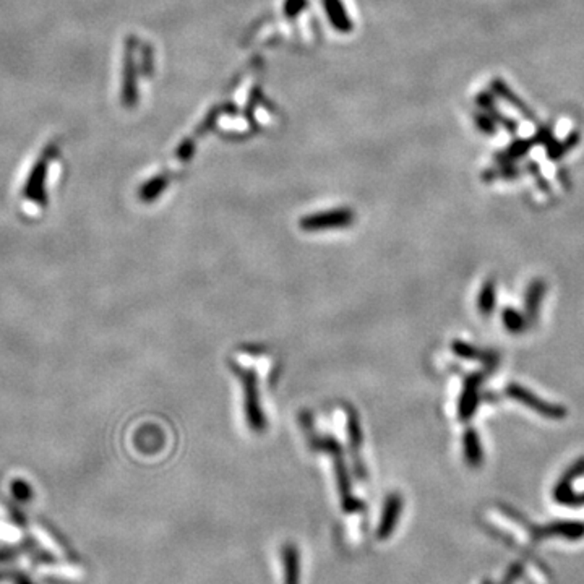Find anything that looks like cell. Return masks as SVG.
Returning <instances> with one entry per match:
<instances>
[{
    "instance_id": "obj_1",
    "label": "cell",
    "mask_w": 584,
    "mask_h": 584,
    "mask_svg": "<svg viewBox=\"0 0 584 584\" xmlns=\"http://www.w3.org/2000/svg\"><path fill=\"white\" fill-rule=\"evenodd\" d=\"M232 372H235L244 388V401H245V417L249 422L250 429L255 434H263L267 430V417L262 409V403H260V391H258V379L257 374L250 369L240 367L237 364H231Z\"/></svg>"
},
{
    "instance_id": "obj_2",
    "label": "cell",
    "mask_w": 584,
    "mask_h": 584,
    "mask_svg": "<svg viewBox=\"0 0 584 584\" xmlns=\"http://www.w3.org/2000/svg\"><path fill=\"white\" fill-rule=\"evenodd\" d=\"M312 445H314V448H317V450L327 451L333 456L334 471H336V477H338V486L341 491V498H343L344 510L356 511L361 508V503H359V501L352 497L351 481H349V476H347V469H346V464L343 459V448H341V445L333 439H315L314 441H312Z\"/></svg>"
},
{
    "instance_id": "obj_3",
    "label": "cell",
    "mask_w": 584,
    "mask_h": 584,
    "mask_svg": "<svg viewBox=\"0 0 584 584\" xmlns=\"http://www.w3.org/2000/svg\"><path fill=\"white\" fill-rule=\"evenodd\" d=\"M354 222V211L347 208L332 210V211H322V213L304 216L300 220L299 226L302 231L307 232H317V231H327V229H343L351 226Z\"/></svg>"
},
{
    "instance_id": "obj_4",
    "label": "cell",
    "mask_w": 584,
    "mask_h": 584,
    "mask_svg": "<svg viewBox=\"0 0 584 584\" xmlns=\"http://www.w3.org/2000/svg\"><path fill=\"white\" fill-rule=\"evenodd\" d=\"M506 394H508L510 398L519 401V403L526 406V408L533 409L541 414L542 417H547V419H563L566 411L562 408V406H555V404H550L547 403V401L541 399L539 396H536L534 393L528 391L524 386H519V385H510L506 388Z\"/></svg>"
},
{
    "instance_id": "obj_5",
    "label": "cell",
    "mask_w": 584,
    "mask_h": 584,
    "mask_svg": "<svg viewBox=\"0 0 584 584\" xmlns=\"http://www.w3.org/2000/svg\"><path fill=\"white\" fill-rule=\"evenodd\" d=\"M403 503H404L403 498H401V495L396 492L389 493L386 497L385 505H383L380 524H379V528H376V538H379L380 541L391 538V534L394 533V528H396V524H398L401 510H403Z\"/></svg>"
},
{
    "instance_id": "obj_6",
    "label": "cell",
    "mask_w": 584,
    "mask_h": 584,
    "mask_svg": "<svg viewBox=\"0 0 584 584\" xmlns=\"http://www.w3.org/2000/svg\"><path fill=\"white\" fill-rule=\"evenodd\" d=\"M481 381H482V375L479 374L469 375L468 379L464 380L463 393H461V396H459V406H458V414L463 422H468L469 419L474 416V412L477 409V404H479Z\"/></svg>"
},
{
    "instance_id": "obj_7",
    "label": "cell",
    "mask_w": 584,
    "mask_h": 584,
    "mask_svg": "<svg viewBox=\"0 0 584 584\" xmlns=\"http://www.w3.org/2000/svg\"><path fill=\"white\" fill-rule=\"evenodd\" d=\"M285 584H300V553L294 544H285L281 552Z\"/></svg>"
},
{
    "instance_id": "obj_8",
    "label": "cell",
    "mask_w": 584,
    "mask_h": 584,
    "mask_svg": "<svg viewBox=\"0 0 584 584\" xmlns=\"http://www.w3.org/2000/svg\"><path fill=\"white\" fill-rule=\"evenodd\" d=\"M463 450H464V458L473 468L481 466L483 461V451L482 445L479 440V435L474 429H468L463 435Z\"/></svg>"
},
{
    "instance_id": "obj_9",
    "label": "cell",
    "mask_w": 584,
    "mask_h": 584,
    "mask_svg": "<svg viewBox=\"0 0 584 584\" xmlns=\"http://www.w3.org/2000/svg\"><path fill=\"white\" fill-rule=\"evenodd\" d=\"M497 304V289H495L493 281H486L479 292V299H477V307L483 317H488L495 309Z\"/></svg>"
},
{
    "instance_id": "obj_10",
    "label": "cell",
    "mask_w": 584,
    "mask_h": 584,
    "mask_svg": "<svg viewBox=\"0 0 584 584\" xmlns=\"http://www.w3.org/2000/svg\"><path fill=\"white\" fill-rule=\"evenodd\" d=\"M347 436H349V448L354 456H357L359 448L362 446V430L359 426V419L357 414L352 409H347Z\"/></svg>"
},
{
    "instance_id": "obj_11",
    "label": "cell",
    "mask_w": 584,
    "mask_h": 584,
    "mask_svg": "<svg viewBox=\"0 0 584 584\" xmlns=\"http://www.w3.org/2000/svg\"><path fill=\"white\" fill-rule=\"evenodd\" d=\"M501 322L510 333H521L526 328V318L511 307L501 312Z\"/></svg>"
},
{
    "instance_id": "obj_12",
    "label": "cell",
    "mask_w": 584,
    "mask_h": 584,
    "mask_svg": "<svg viewBox=\"0 0 584 584\" xmlns=\"http://www.w3.org/2000/svg\"><path fill=\"white\" fill-rule=\"evenodd\" d=\"M544 291H545V286L542 285L541 281H536V282H533V285H531L529 291H528V296H526V310H528V315L531 318L538 315V310H539L542 296H544Z\"/></svg>"
},
{
    "instance_id": "obj_13",
    "label": "cell",
    "mask_w": 584,
    "mask_h": 584,
    "mask_svg": "<svg viewBox=\"0 0 584 584\" xmlns=\"http://www.w3.org/2000/svg\"><path fill=\"white\" fill-rule=\"evenodd\" d=\"M451 349L453 352L456 354V356L463 357V359H479L482 357V352L477 351L474 346H471L468 343H463V341H454L451 344Z\"/></svg>"
}]
</instances>
